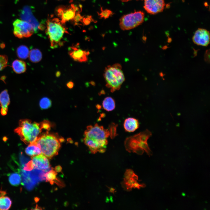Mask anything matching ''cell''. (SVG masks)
<instances>
[{
    "instance_id": "obj_1",
    "label": "cell",
    "mask_w": 210,
    "mask_h": 210,
    "mask_svg": "<svg viewBox=\"0 0 210 210\" xmlns=\"http://www.w3.org/2000/svg\"><path fill=\"white\" fill-rule=\"evenodd\" d=\"M110 133L108 129L97 123L94 126L89 125L84 132V142L92 153L98 151L103 153L105 151Z\"/></svg>"
},
{
    "instance_id": "obj_2",
    "label": "cell",
    "mask_w": 210,
    "mask_h": 210,
    "mask_svg": "<svg viewBox=\"0 0 210 210\" xmlns=\"http://www.w3.org/2000/svg\"><path fill=\"white\" fill-rule=\"evenodd\" d=\"M63 140L57 134L47 132L39 135L34 143L39 147L41 153L50 159L58 154Z\"/></svg>"
},
{
    "instance_id": "obj_3",
    "label": "cell",
    "mask_w": 210,
    "mask_h": 210,
    "mask_svg": "<svg viewBox=\"0 0 210 210\" xmlns=\"http://www.w3.org/2000/svg\"><path fill=\"white\" fill-rule=\"evenodd\" d=\"M43 129L41 123L32 122L30 120L22 119L19 122V125L14 132L25 144L34 143Z\"/></svg>"
},
{
    "instance_id": "obj_4",
    "label": "cell",
    "mask_w": 210,
    "mask_h": 210,
    "mask_svg": "<svg viewBox=\"0 0 210 210\" xmlns=\"http://www.w3.org/2000/svg\"><path fill=\"white\" fill-rule=\"evenodd\" d=\"M61 21L58 18H50L47 21L46 33L48 36L52 48L54 49L63 46L62 41L65 33H67Z\"/></svg>"
},
{
    "instance_id": "obj_5",
    "label": "cell",
    "mask_w": 210,
    "mask_h": 210,
    "mask_svg": "<svg viewBox=\"0 0 210 210\" xmlns=\"http://www.w3.org/2000/svg\"><path fill=\"white\" fill-rule=\"evenodd\" d=\"M103 76L106 87L112 92L118 90L125 80L121 65L119 63L107 66L105 68Z\"/></svg>"
},
{
    "instance_id": "obj_6",
    "label": "cell",
    "mask_w": 210,
    "mask_h": 210,
    "mask_svg": "<svg viewBox=\"0 0 210 210\" xmlns=\"http://www.w3.org/2000/svg\"><path fill=\"white\" fill-rule=\"evenodd\" d=\"M144 14L141 11H136L124 15L120 19V27L123 30L133 29L144 21Z\"/></svg>"
},
{
    "instance_id": "obj_7",
    "label": "cell",
    "mask_w": 210,
    "mask_h": 210,
    "mask_svg": "<svg viewBox=\"0 0 210 210\" xmlns=\"http://www.w3.org/2000/svg\"><path fill=\"white\" fill-rule=\"evenodd\" d=\"M13 25L14 35L20 38L30 37L35 31L31 24L22 20H16L14 22Z\"/></svg>"
},
{
    "instance_id": "obj_8",
    "label": "cell",
    "mask_w": 210,
    "mask_h": 210,
    "mask_svg": "<svg viewBox=\"0 0 210 210\" xmlns=\"http://www.w3.org/2000/svg\"><path fill=\"white\" fill-rule=\"evenodd\" d=\"M78 46L79 44H76L69 47V54L75 61L80 62H86L88 60L90 52L80 48Z\"/></svg>"
},
{
    "instance_id": "obj_9",
    "label": "cell",
    "mask_w": 210,
    "mask_h": 210,
    "mask_svg": "<svg viewBox=\"0 0 210 210\" xmlns=\"http://www.w3.org/2000/svg\"><path fill=\"white\" fill-rule=\"evenodd\" d=\"M210 33L207 30L199 28L195 32L192 38L194 43L198 46H207L209 43Z\"/></svg>"
},
{
    "instance_id": "obj_10",
    "label": "cell",
    "mask_w": 210,
    "mask_h": 210,
    "mask_svg": "<svg viewBox=\"0 0 210 210\" xmlns=\"http://www.w3.org/2000/svg\"><path fill=\"white\" fill-rule=\"evenodd\" d=\"M165 4L164 0H144V8L151 14H155L163 11Z\"/></svg>"
},
{
    "instance_id": "obj_11",
    "label": "cell",
    "mask_w": 210,
    "mask_h": 210,
    "mask_svg": "<svg viewBox=\"0 0 210 210\" xmlns=\"http://www.w3.org/2000/svg\"><path fill=\"white\" fill-rule=\"evenodd\" d=\"M76 10V8L73 5L67 7H61L57 10V15L64 23L74 18Z\"/></svg>"
},
{
    "instance_id": "obj_12",
    "label": "cell",
    "mask_w": 210,
    "mask_h": 210,
    "mask_svg": "<svg viewBox=\"0 0 210 210\" xmlns=\"http://www.w3.org/2000/svg\"><path fill=\"white\" fill-rule=\"evenodd\" d=\"M31 158L34 168L44 170L50 167L48 158L42 153L32 157Z\"/></svg>"
},
{
    "instance_id": "obj_13",
    "label": "cell",
    "mask_w": 210,
    "mask_h": 210,
    "mask_svg": "<svg viewBox=\"0 0 210 210\" xmlns=\"http://www.w3.org/2000/svg\"><path fill=\"white\" fill-rule=\"evenodd\" d=\"M10 103L9 96L7 90H5L0 93V113L3 116L7 114L8 106Z\"/></svg>"
},
{
    "instance_id": "obj_14",
    "label": "cell",
    "mask_w": 210,
    "mask_h": 210,
    "mask_svg": "<svg viewBox=\"0 0 210 210\" xmlns=\"http://www.w3.org/2000/svg\"><path fill=\"white\" fill-rule=\"evenodd\" d=\"M123 126L126 131L132 132L134 131L139 127V123L137 119L133 118H129L125 120Z\"/></svg>"
},
{
    "instance_id": "obj_15",
    "label": "cell",
    "mask_w": 210,
    "mask_h": 210,
    "mask_svg": "<svg viewBox=\"0 0 210 210\" xmlns=\"http://www.w3.org/2000/svg\"><path fill=\"white\" fill-rule=\"evenodd\" d=\"M12 67L14 72L18 74L24 72L27 69L25 62L22 60L18 59L15 60L13 62Z\"/></svg>"
},
{
    "instance_id": "obj_16",
    "label": "cell",
    "mask_w": 210,
    "mask_h": 210,
    "mask_svg": "<svg viewBox=\"0 0 210 210\" xmlns=\"http://www.w3.org/2000/svg\"><path fill=\"white\" fill-rule=\"evenodd\" d=\"M28 145L25 148V152L29 156L33 157L41 153L40 148L35 143Z\"/></svg>"
},
{
    "instance_id": "obj_17",
    "label": "cell",
    "mask_w": 210,
    "mask_h": 210,
    "mask_svg": "<svg viewBox=\"0 0 210 210\" xmlns=\"http://www.w3.org/2000/svg\"><path fill=\"white\" fill-rule=\"evenodd\" d=\"M30 61L36 63L40 62L42 58V55L41 52L38 49H33L31 50L29 55Z\"/></svg>"
},
{
    "instance_id": "obj_18",
    "label": "cell",
    "mask_w": 210,
    "mask_h": 210,
    "mask_svg": "<svg viewBox=\"0 0 210 210\" xmlns=\"http://www.w3.org/2000/svg\"><path fill=\"white\" fill-rule=\"evenodd\" d=\"M102 106L105 110L110 111L113 110L115 107V102L114 99L111 97H106L102 102Z\"/></svg>"
},
{
    "instance_id": "obj_19",
    "label": "cell",
    "mask_w": 210,
    "mask_h": 210,
    "mask_svg": "<svg viewBox=\"0 0 210 210\" xmlns=\"http://www.w3.org/2000/svg\"><path fill=\"white\" fill-rule=\"evenodd\" d=\"M29 51L28 48L24 45L19 46L16 50V54L18 57L22 59H25L28 57Z\"/></svg>"
},
{
    "instance_id": "obj_20",
    "label": "cell",
    "mask_w": 210,
    "mask_h": 210,
    "mask_svg": "<svg viewBox=\"0 0 210 210\" xmlns=\"http://www.w3.org/2000/svg\"><path fill=\"white\" fill-rule=\"evenodd\" d=\"M12 201L7 196L1 195L0 197V210H7L11 206Z\"/></svg>"
},
{
    "instance_id": "obj_21",
    "label": "cell",
    "mask_w": 210,
    "mask_h": 210,
    "mask_svg": "<svg viewBox=\"0 0 210 210\" xmlns=\"http://www.w3.org/2000/svg\"><path fill=\"white\" fill-rule=\"evenodd\" d=\"M8 180L10 184L14 186L19 185L21 183V176L17 173H13L9 176Z\"/></svg>"
},
{
    "instance_id": "obj_22",
    "label": "cell",
    "mask_w": 210,
    "mask_h": 210,
    "mask_svg": "<svg viewBox=\"0 0 210 210\" xmlns=\"http://www.w3.org/2000/svg\"><path fill=\"white\" fill-rule=\"evenodd\" d=\"M51 102L50 99L47 97L42 98L39 102L40 107L42 109H47L51 106Z\"/></svg>"
},
{
    "instance_id": "obj_23",
    "label": "cell",
    "mask_w": 210,
    "mask_h": 210,
    "mask_svg": "<svg viewBox=\"0 0 210 210\" xmlns=\"http://www.w3.org/2000/svg\"><path fill=\"white\" fill-rule=\"evenodd\" d=\"M8 57L5 55H0V71L7 66Z\"/></svg>"
},
{
    "instance_id": "obj_24",
    "label": "cell",
    "mask_w": 210,
    "mask_h": 210,
    "mask_svg": "<svg viewBox=\"0 0 210 210\" xmlns=\"http://www.w3.org/2000/svg\"><path fill=\"white\" fill-rule=\"evenodd\" d=\"M46 177L47 180L49 181H53L56 178V173L53 170L50 171L46 174Z\"/></svg>"
},
{
    "instance_id": "obj_25",
    "label": "cell",
    "mask_w": 210,
    "mask_h": 210,
    "mask_svg": "<svg viewBox=\"0 0 210 210\" xmlns=\"http://www.w3.org/2000/svg\"><path fill=\"white\" fill-rule=\"evenodd\" d=\"M34 169L31 160L25 164L23 168V169L26 171H30Z\"/></svg>"
},
{
    "instance_id": "obj_26",
    "label": "cell",
    "mask_w": 210,
    "mask_h": 210,
    "mask_svg": "<svg viewBox=\"0 0 210 210\" xmlns=\"http://www.w3.org/2000/svg\"><path fill=\"white\" fill-rule=\"evenodd\" d=\"M144 186L145 185L144 184H140L136 182L133 184L132 188L139 189L141 187H142Z\"/></svg>"
},
{
    "instance_id": "obj_27",
    "label": "cell",
    "mask_w": 210,
    "mask_h": 210,
    "mask_svg": "<svg viewBox=\"0 0 210 210\" xmlns=\"http://www.w3.org/2000/svg\"><path fill=\"white\" fill-rule=\"evenodd\" d=\"M125 173L130 176L132 177V178L133 175L134 174L133 171L131 169L126 170Z\"/></svg>"
},
{
    "instance_id": "obj_28",
    "label": "cell",
    "mask_w": 210,
    "mask_h": 210,
    "mask_svg": "<svg viewBox=\"0 0 210 210\" xmlns=\"http://www.w3.org/2000/svg\"><path fill=\"white\" fill-rule=\"evenodd\" d=\"M66 86L69 88L71 89L74 87V83L73 82L70 81L67 83Z\"/></svg>"
},
{
    "instance_id": "obj_29",
    "label": "cell",
    "mask_w": 210,
    "mask_h": 210,
    "mask_svg": "<svg viewBox=\"0 0 210 210\" xmlns=\"http://www.w3.org/2000/svg\"><path fill=\"white\" fill-rule=\"evenodd\" d=\"M60 75V73L59 71H57L56 72V76L57 77L59 76Z\"/></svg>"
}]
</instances>
